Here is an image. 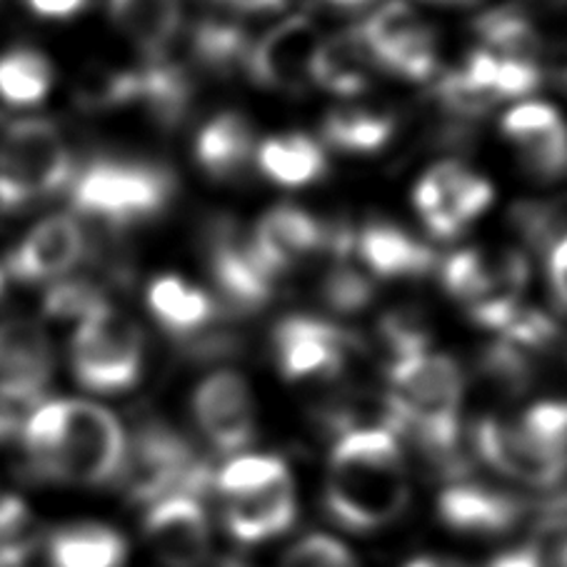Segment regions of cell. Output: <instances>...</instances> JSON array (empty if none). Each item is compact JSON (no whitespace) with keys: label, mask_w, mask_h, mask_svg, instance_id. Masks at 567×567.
I'll return each mask as SVG.
<instances>
[{"label":"cell","mask_w":567,"mask_h":567,"mask_svg":"<svg viewBox=\"0 0 567 567\" xmlns=\"http://www.w3.org/2000/svg\"><path fill=\"white\" fill-rule=\"evenodd\" d=\"M25 461L38 477L103 485L121 477L128 440L111 410L87 400L41 403L21 427Z\"/></svg>","instance_id":"cell-1"},{"label":"cell","mask_w":567,"mask_h":567,"mask_svg":"<svg viewBox=\"0 0 567 567\" xmlns=\"http://www.w3.org/2000/svg\"><path fill=\"white\" fill-rule=\"evenodd\" d=\"M410 505V481L400 440L388 427H355L330 455L326 507L353 533L395 523Z\"/></svg>","instance_id":"cell-2"},{"label":"cell","mask_w":567,"mask_h":567,"mask_svg":"<svg viewBox=\"0 0 567 567\" xmlns=\"http://www.w3.org/2000/svg\"><path fill=\"white\" fill-rule=\"evenodd\" d=\"M175 173L148 161H95L73 188L75 210L85 218L118 230L153 220L175 198Z\"/></svg>","instance_id":"cell-3"},{"label":"cell","mask_w":567,"mask_h":567,"mask_svg":"<svg viewBox=\"0 0 567 567\" xmlns=\"http://www.w3.org/2000/svg\"><path fill=\"white\" fill-rule=\"evenodd\" d=\"M73 178L71 151L53 123L25 118L0 138V208H18L65 188Z\"/></svg>","instance_id":"cell-4"},{"label":"cell","mask_w":567,"mask_h":567,"mask_svg":"<svg viewBox=\"0 0 567 567\" xmlns=\"http://www.w3.org/2000/svg\"><path fill=\"white\" fill-rule=\"evenodd\" d=\"M121 475L131 501L151 505L173 493L198 497L215 485L210 467L198 461L188 440L163 423L138 430Z\"/></svg>","instance_id":"cell-5"},{"label":"cell","mask_w":567,"mask_h":567,"mask_svg":"<svg viewBox=\"0 0 567 567\" xmlns=\"http://www.w3.org/2000/svg\"><path fill=\"white\" fill-rule=\"evenodd\" d=\"M143 370V332L133 320L105 306L81 320L73 338V373L93 393H123Z\"/></svg>","instance_id":"cell-6"},{"label":"cell","mask_w":567,"mask_h":567,"mask_svg":"<svg viewBox=\"0 0 567 567\" xmlns=\"http://www.w3.org/2000/svg\"><path fill=\"white\" fill-rule=\"evenodd\" d=\"M355 340L343 328L308 316L282 318L272 330V350L286 380L336 378L346 368Z\"/></svg>","instance_id":"cell-7"},{"label":"cell","mask_w":567,"mask_h":567,"mask_svg":"<svg viewBox=\"0 0 567 567\" xmlns=\"http://www.w3.org/2000/svg\"><path fill=\"white\" fill-rule=\"evenodd\" d=\"M208 268L220 298L236 312H252L268 306L276 278L260 266L250 238H243L238 225L218 218L208 230Z\"/></svg>","instance_id":"cell-8"},{"label":"cell","mask_w":567,"mask_h":567,"mask_svg":"<svg viewBox=\"0 0 567 567\" xmlns=\"http://www.w3.org/2000/svg\"><path fill=\"white\" fill-rule=\"evenodd\" d=\"M318 45V28L310 18H288L248 51L246 68L252 83L280 93H306L312 83V61Z\"/></svg>","instance_id":"cell-9"},{"label":"cell","mask_w":567,"mask_h":567,"mask_svg":"<svg viewBox=\"0 0 567 567\" xmlns=\"http://www.w3.org/2000/svg\"><path fill=\"white\" fill-rule=\"evenodd\" d=\"M475 447L495 471L535 487H553L567 473V455L543 445L517 423L483 420L475 427Z\"/></svg>","instance_id":"cell-10"},{"label":"cell","mask_w":567,"mask_h":567,"mask_svg":"<svg viewBox=\"0 0 567 567\" xmlns=\"http://www.w3.org/2000/svg\"><path fill=\"white\" fill-rule=\"evenodd\" d=\"M193 415L200 433L220 453H238L256 435V408L246 378L220 370L193 393Z\"/></svg>","instance_id":"cell-11"},{"label":"cell","mask_w":567,"mask_h":567,"mask_svg":"<svg viewBox=\"0 0 567 567\" xmlns=\"http://www.w3.org/2000/svg\"><path fill=\"white\" fill-rule=\"evenodd\" d=\"M145 537L165 567H200L210 555V525L198 497L173 493L151 505Z\"/></svg>","instance_id":"cell-12"},{"label":"cell","mask_w":567,"mask_h":567,"mask_svg":"<svg viewBox=\"0 0 567 567\" xmlns=\"http://www.w3.org/2000/svg\"><path fill=\"white\" fill-rule=\"evenodd\" d=\"M328 225H320L310 213L292 205H280L262 215L250 246L260 266L272 278H278L296 268L300 260L310 258L312 252L328 250Z\"/></svg>","instance_id":"cell-13"},{"label":"cell","mask_w":567,"mask_h":567,"mask_svg":"<svg viewBox=\"0 0 567 567\" xmlns=\"http://www.w3.org/2000/svg\"><path fill=\"white\" fill-rule=\"evenodd\" d=\"M85 250L87 238L83 225L71 215H51L38 223L13 250L8 268L25 282L58 278L71 270Z\"/></svg>","instance_id":"cell-14"},{"label":"cell","mask_w":567,"mask_h":567,"mask_svg":"<svg viewBox=\"0 0 567 567\" xmlns=\"http://www.w3.org/2000/svg\"><path fill=\"white\" fill-rule=\"evenodd\" d=\"M53 375V348L45 330L31 320L0 326V388L41 400Z\"/></svg>","instance_id":"cell-15"},{"label":"cell","mask_w":567,"mask_h":567,"mask_svg":"<svg viewBox=\"0 0 567 567\" xmlns=\"http://www.w3.org/2000/svg\"><path fill=\"white\" fill-rule=\"evenodd\" d=\"M437 513L457 533L503 535L523 520L525 507L517 497L481 485H453L440 495Z\"/></svg>","instance_id":"cell-16"},{"label":"cell","mask_w":567,"mask_h":567,"mask_svg":"<svg viewBox=\"0 0 567 567\" xmlns=\"http://www.w3.org/2000/svg\"><path fill=\"white\" fill-rule=\"evenodd\" d=\"M298 503L292 481H280L260 491L233 495L225 503V527L240 543H266L282 535L296 520Z\"/></svg>","instance_id":"cell-17"},{"label":"cell","mask_w":567,"mask_h":567,"mask_svg":"<svg viewBox=\"0 0 567 567\" xmlns=\"http://www.w3.org/2000/svg\"><path fill=\"white\" fill-rule=\"evenodd\" d=\"M355 248L378 278H420L435 268L437 256L390 223H370L355 238Z\"/></svg>","instance_id":"cell-18"},{"label":"cell","mask_w":567,"mask_h":567,"mask_svg":"<svg viewBox=\"0 0 567 567\" xmlns=\"http://www.w3.org/2000/svg\"><path fill=\"white\" fill-rule=\"evenodd\" d=\"M252 155H256L252 128L238 113H223L213 118L195 143V158L215 181L238 178L248 168Z\"/></svg>","instance_id":"cell-19"},{"label":"cell","mask_w":567,"mask_h":567,"mask_svg":"<svg viewBox=\"0 0 567 567\" xmlns=\"http://www.w3.org/2000/svg\"><path fill=\"white\" fill-rule=\"evenodd\" d=\"M113 23L151 58L165 55L181 31V0H107Z\"/></svg>","instance_id":"cell-20"},{"label":"cell","mask_w":567,"mask_h":567,"mask_svg":"<svg viewBox=\"0 0 567 567\" xmlns=\"http://www.w3.org/2000/svg\"><path fill=\"white\" fill-rule=\"evenodd\" d=\"M148 308L161 326L181 340L205 330L215 318L210 296L188 286L178 276H163L151 282Z\"/></svg>","instance_id":"cell-21"},{"label":"cell","mask_w":567,"mask_h":567,"mask_svg":"<svg viewBox=\"0 0 567 567\" xmlns=\"http://www.w3.org/2000/svg\"><path fill=\"white\" fill-rule=\"evenodd\" d=\"M370 55L355 31L320 41L312 61V83L336 95H358L368 87Z\"/></svg>","instance_id":"cell-22"},{"label":"cell","mask_w":567,"mask_h":567,"mask_svg":"<svg viewBox=\"0 0 567 567\" xmlns=\"http://www.w3.org/2000/svg\"><path fill=\"white\" fill-rule=\"evenodd\" d=\"M51 567H123L128 545L105 525H75L51 537Z\"/></svg>","instance_id":"cell-23"},{"label":"cell","mask_w":567,"mask_h":567,"mask_svg":"<svg viewBox=\"0 0 567 567\" xmlns=\"http://www.w3.org/2000/svg\"><path fill=\"white\" fill-rule=\"evenodd\" d=\"M258 165L272 183L286 185V188L316 183L328 171L326 153L320 145L300 133L278 135V138L262 143Z\"/></svg>","instance_id":"cell-24"},{"label":"cell","mask_w":567,"mask_h":567,"mask_svg":"<svg viewBox=\"0 0 567 567\" xmlns=\"http://www.w3.org/2000/svg\"><path fill=\"white\" fill-rule=\"evenodd\" d=\"M138 101L148 105L155 121L165 128H175L193 101V81L183 65L165 55L151 58V63L138 71Z\"/></svg>","instance_id":"cell-25"},{"label":"cell","mask_w":567,"mask_h":567,"mask_svg":"<svg viewBox=\"0 0 567 567\" xmlns=\"http://www.w3.org/2000/svg\"><path fill=\"white\" fill-rule=\"evenodd\" d=\"M493 203V185L481 175H473L463 163H457L453 178L447 183L445 200L440 210L425 218L427 230L440 240H453L481 218Z\"/></svg>","instance_id":"cell-26"},{"label":"cell","mask_w":567,"mask_h":567,"mask_svg":"<svg viewBox=\"0 0 567 567\" xmlns=\"http://www.w3.org/2000/svg\"><path fill=\"white\" fill-rule=\"evenodd\" d=\"M393 133L395 121L373 111H336L322 123V138L328 145L355 155L383 151Z\"/></svg>","instance_id":"cell-27"},{"label":"cell","mask_w":567,"mask_h":567,"mask_svg":"<svg viewBox=\"0 0 567 567\" xmlns=\"http://www.w3.org/2000/svg\"><path fill=\"white\" fill-rule=\"evenodd\" d=\"M53 85V68L35 51H11L0 58V97L13 105L41 103Z\"/></svg>","instance_id":"cell-28"},{"label":"cell","mask_w":567,"mask_h":567,"mask_svg":"<svg viewBox=\"0 0 567 567\" xmlns=\"http://www.w3.org/2000/svg\"><path fill=\"white\" fill-rule=\"evenodd\" d=\"M193 55L205 71L230 73L248 58V35L238 23L205 18L193 31Z\"/></svg>","instance_id":"cell-29"},{"label":"cell","mask_w":567,"mask_h":567,"mask_svg":"<svg viewBox=\"0 0 567 567\" xmlns=\"http://www.w3.org/2000/svg\"><path fill=\"white\" fill-rule=\"evenodd\" d=\"M475 33L493 48V53H503V58L533 61L537 48H540V38H537L533 23L513 8H497V11L483 13L475 21Z\"/></svg>","instance_id":"cell-30"},{"label":"cell","mask_w":567,"mask_h":567,"mask_svg":"<svg viewBox=\"0 0 567 567\" xmlns=\"http://www.w3.org/2000/svg\"><path fill=\"white\" fill-rule=\"evenodd\" d=\"M288 465L276 455H240L215 475V485L225 497L260 491L272 483L288 481Z\"/></svg>","instance_id":"cell-31"},{"label":"cell","mask_w":567,"mask_h":567,"mask_svg":"<svg viewBox=\"0 0 567 567\" xmlns=\"http://www.w3.org/2000/svg\"><path fill=\"white\" fill-rule=\"evenodd\" d=\"M517 145L523 168L537 181H557L567 173V125L565 121L530 135Z\"/></svg>","instance_id":"cell-32"},{"label":"cell","mask_w":567,"mask_h":567,"mask_svg":"<svg viewBox=\"0 0 567 567\" xmlns=\"http://www.w3.org/2000/svg\"><path fill=\"white\" fill-rule=\"evenodd\" d=\"M107 306L103 290L93 280H63L53 290H48L43 308L51 318L58 320H85L95 310Z\"/></svg>","instance_id":"cell-33"},{"label":"cell","mask_w":567,"mask_h":567,"mask_svg":"<svg viewBox=\"0 0 567 567\" xmlns=\"http://www.w3.org/2000/svg\"><path fill=\"white\" fill-rule=\"evenodd\" d=\"M373 298H375L373 280L365 278L363 272L350 266H338L336 270L328 272L326 280H322V300H326L328 308H332L336 312H343V316L368 308L370 302H373Z\"/></svg>","instance_id":"cell-34"},{"label":"cell","mask_w":567,"mask_h":567,"mask_svg":"<svg viewBox=\"0 0 567 567\" xmlns=\"http://www.w3.org/2000/svg\"><path fill=\"white\" fill-rule=\"evenodd\" d=\"M481 365L485 378L497 388L507 390V393H523L533 378V368L525 350L507 343L505 338L485 350Z\"/></svg>","instance_id":"cell-35"},{"label":"cell","mask_w":567,"mask_h":567,"mask_svg":"<svg viewBox=\"0 0 567 567\" xmlns=\"http://www.w3.org/2000/svg\"><path fill=\"white\" fill-rule=\"evenodd\" d=\"M380 338L390 350V363L393 360L423 355L430 343L425 320L415 310H398L380 320Z\"/></svg>","instance_id":"cell-36"},{"label":"cell","mask_w":567,"mask_h":567,"mask_svg":"<svg viewBox=\"0 0 567 567\" xmlns=\"http://www.w3.org/2000/svg\"><path fill=\"white\" fill-rule=\"evenodd\" d=\"M280 567H358L343 543L328 535H308L282 555Z\"/></svg>","instance_id":"cell-37"},{"label":"cell","mask_w":567,"mask_h":567,"mask_svg":"<svg viewBox=\"0 0 567 567\" xmlns=\"http://www.w3.org/2000/svg\"><path fill=\"white\" fill-rule=\"evenodd\" d=\"M525 433L567 455V403H537L517 420Z\"/></svg>","instance_id":"cell-38"},{"label":"cell","mask_w":567,"mask_h":567,"mask_svg":"<svg viewBox=\"0 0 567 567\" xmlns=\"http://www.w3.org/2000/svg\"><path fill=\"white\" fill-rule=\"evenodd\" d=\"M543 75L535 61H523V58H497L493 95L497 101L507 97H525L537 91Z\"/></svg>","instance_id":"cell-39"},{"label":"cell","mask_w":567,"mask_h":567,"mask_svg":"<svg viewBox=\"0 0 567 567\" xmlns=\"http://www.w3.org/2000/svg\"><path fill=\"white\" fill-rule=\"evenodd\" d=\"M503 332L507 343H513L520 350H540L550 346L557 338V326L553 318L545 316V312L520 308L515 320Z\"/></svg>","instance_id":"cell-40"},{"label":"cell","mask_w":567,"mask_h":567,"mask_svg":"<svg viewBox=\"0 0 567 567\" xmlns=\"http://www.w3.org/2000/svg\"><path fill=\"white\" fill-rule=\"evenodd\" d=\"M560 113L555 111V107L545 105V103H525L520 107H515L503 118V133L507 135V141L513 143H520L525 138H530V135L540 133L545 128H550V125L560 123Z\"/></svg>","instance_id":"cell-41"},{"label":"cell","mask_w":567,"mask_h":567,"mask_svg":"<svg viewBox=\"0 0 567 567\" xmlns=\"http://www.w3.org/2000/svg\"><path fill=\"white\" fill-rule=\"evenodd\" d=\"M547 278H550L555 308L560 312H567V236L550 246V256H547Z\"/></svg>","instance_id":"cell-42"},{"label":"cell","mask_w":567,"mask_h":567,"mask_svg":"<svg viewBox=\"0 0 567 567\" xmlns=\"http://www.w3.org/2000/svg\"><path fill=\"white\" fill-rule=\"evenodd\" d=\"M87 0H28L33 13L41 18H71L78 11H83Z\"/></svg>","instance_id":"cell-43"},{"label":"cell","mask_w":567,"mask_h":567,"mask_svg":"<svg viewBox=\"0 0 567 567\" xmlns=\"http://www.w3.org/2000/svg\"><path fill=\"white\" fill-rule=\"evenodd\" d=\"M487 567H543V560L533 547H520V550L497 555Z\"/></svg>","instance_id":"cell-44"},{"label":"cell","mask_w":567,"mask_h":567,"mask_svg":"<svg viewBox=\"0 0 567 567\" xmlns=\"http://www.w3.org/2000/svg\"><path fill=\"white\" fill-rule=\"evenodd\" d=\"M220 3L233 6L246 13H270V11H280L288 0H220Z\"/></svg>","instance_id":"cell-45"},{"label":"cell","mask_w":567,"mask_h":567,"mask_svg":"<svg viewBox=\"0 0 567 567\" xmlns=\"http://www.w3.org/2000/svg\"><path fill=\"white\" fill-rule=\"evenodd\" d=\"M405 567H467V565L457 560H427V557H420V560L408 563Z\"/></svg>","instance_id":"cell-46"},{"label":"cell","mask_w":567,"mask_h":567,"mask_svg":"<svg viewBox=\"0 0 567 567\" xmlns=\"http://www.w3.org/2000/svg\"><path fill=\"white\" fill-rule=\"evenodd\" d=\"M328 6H336V8H358L368 3V0H326Z\"/></svg>","instance_id":"cell-47"},{"label":"cell","mask_w":567,"mask_h":567,"mask_svg":"<svg viewBox=\"0 0 567 567\" xmlns=\"http://www.w3.org/2000/svg\"><path fill=\"white\" fill-rule=\"evenodd\" d=\"M533 3L543 6V8H563V6H567V0H533Z\"/></svg>","instance_id":"cell-48"},{"label":"cell","mask_w":567,"mask_h":567,"mask_svg":"<svg viewBox=\"0 0 567 567\" xmlns=\"http://www.w3.org/2000/svg\"><path fill=\"white\" fill-rule=\"evenodd\" d=\"M557 565L560 567H567V545L560 550V560H557Z\"/></svg>","instance_id":"cell-49"},{"label":"cell","mask_w":567,"mask_h":567,"mask_svg":"<svg viewBox=\"0 0 567 567\" xmlns=\"http://www.w3.org/2000/svg\"><path fill=\"white\" fill-rule=\"evenodd\" d=\"M440 3H465V0H440Z\"/></svg>","instance_id":"cell-50"},{"label":"cell","mask_w":567,"mask_h":567,"mask_svg":"<svg viewBox=\"0 0 567 567\" xmlns=\"http://www.w3.org/2000/svg\"><path fill=\"white\" fill-rule=\"evenodd\" d=\"M3 282H6V278H3V272H0V290H3Z\"/></svg>","instance_id":"cell-51"},{"label":"cell","mask_w":567,"mask_h":567,"mask_svg":"<svg viewBox=\"0 0 567 567\" xmlns=\"http://www.w3.org/2000/svg\"><path fill=\"white\" fill-rule=\"evenodd\" d=\"M565 81H567V73H565Z\"/></svg>","instance_id":"cell-52"}]
</instances>
